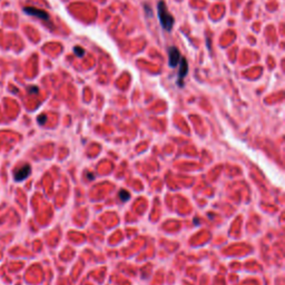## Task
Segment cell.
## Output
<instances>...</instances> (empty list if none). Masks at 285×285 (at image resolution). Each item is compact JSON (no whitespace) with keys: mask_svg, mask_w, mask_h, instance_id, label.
Listing matches in <instances>:
<instances>
[{"mask_svg":"<svg viewBox=\"0 0 285 285\" xmlns=\"http://www.w3.org/2000/svg\"><path fill=\"white\" fill-rule=\"evenodd\" d=\"M157 12H158V19H159L162 27L166 31H172L173 26L175 24V19L174 17L172 16V14L168 11V9L166 7V3L164 2L163 0L158 1Z\"/></svg>","mask_w":285,"mask_h":285,"instance_id":"1","label":"cell"},{"mask_svg":"<svg viewBox=\"0 0 285 285\" xmlns=\"http://www.w3.org/2000/svg\"><path fill=\"white\" fill-rule=\"evenodd\" d=\"M24 11H25L27 15L35 16V17H37V18H39V19L46 20V21L49 20V15H48V12L42 10V9L35 8V7H25V8H24Z\"/></svg>","mask_w":285,"mask_h":285,"instance_id":"2","label":"cell"},{"mask_svg":"<svg viewBox=\"0 0 285 285\" xmlns=\"http://www.w3.org/2000/svg\"><path fill=\"white\" fill-rule=\"evenodd\" d=\"M180 53L179 50L175 46H172V47L168 48V60H169V66L172 68H175L176 66H178L180 60Z\"/></svg>","mask_w":285,"mask_h":285,"instance_id":"3","label":"cell"},{"mask_svg":"<svg viewBox=\"0 0 285 285\" xmlns=\"http://www.w3.org/2000/svg\"><path fill=\"white\" fill-rule=\"evenodd\" d=\"M179 71H178V78H177V85H179V87H183V80L184 77L187 75L188 72V63L186 60L185 57H180L179 60Z\"/></svg>","mask_w":285,"mask_h":285,"instance_id":"4","label":"cell"},{"mask_svg":"<svg viewBox=\"0 0 285 285\" xmlns=\"http://www.w3.org/2000/svg\"><path fill=\"white\" fill-rule=\"evenodd\" d=\"M30 172H31V167L29 165H24V166L20 167L19 169H17L16 172H15V179L17 182L25 180L30 175Z\"/></svg>","mask_w":285,"mask_h":285,"instance_id":"5","label":"cell"},{"mask_svg":"<svg viewBox=\"0 0 285 285\" xmlns=\"http://www.w3.org/2000/svg\"><path fill=\"white\" fill-rule=\"evenodd\" d=\"M119 197H120V199H122L123 202H125V201H128V199H129L130 195L127 191H120V193H119Z\"/></svg>","mask_w":285,"mask_h":285,"instance_id":"6","label":"cell"},{"mask_svg":"<svg viewBox=\"0 0 285 285\" xmlns=\"http://www.w3.org/2000/svg\"><path fill=\"white\" fill-rule=\"evenodd\" d=\"M74 51H75V54L78 57H81V56H84V54H85V49L81 47H78V46L74 48Z\"/></svg>","mask_w":285,"mask_h":285,"instance_id":"7","label":"cell"},{"mask_svg":"<svg viewBox=\"0 0 285 285\" xmlns=\"http://www.w3.org/2000/svg\"><path fill=\"white\" fill-rule=\"evenodd\" d=\"M46 119H47V117L45 116V115H41V116L38 117V123L40 125H44L45 123H46Z\"/></svg>","mask_w":285,"mask_h":285,"instance_id":"8","label":"cell"},{"mask_svg":"<svg viewBox=\"0 0 285 285\" xmlns=\"http://www.w3.org/2000/svg\"><path fill=\"white\" fill-rule=\"evenodd\" d=\"M29 92L30 93H38V88H37V87H31Z\"/></svg>","mask_w":285,"mask_h":285,"instance_id":"9","label":"cell"}]
</instances>
